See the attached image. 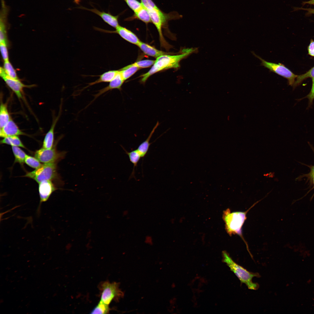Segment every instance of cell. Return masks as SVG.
Instances as JSON below:
<instances>
[{
	"label": "cell",
	"instance_id": "obj_1",
	"mask_svg": "<svg viewBox=\"0 0 314 314\" xmlns=\"http://www.w3.org/2000/svg\"><path fill=\"white\" fill-rule=\"evenodd\" d=\"M195 48L183 49L180 54L171 55V54L162 55L157 58L150 69L142 75V83H144L148 78L154 74L162 70L170 68H179L180 61L191 54L196 52Z\"/></svg>",
	"mask_w": 314,
	"mask_h": 314
},
{
	"label": "cell",
	"instance_id": "obj_2",
	"mask_svg": "<svg viewBox=\"0 0 314 314\" xmlns=\"http://www.w3.org/2000/svg\"><path fill=\"white\" fill-rule=\"evenodd\" d=\"M223 261L230 268L238 278L241 284H245L250 290H256L259 287L257 283L252 281L253 278L254 277L259 278L261 277L260 274L257 273H254L247 271L242 266L235 262L230 257L229 254L226 251H223L222 253Z\"/></svg>",
	"mask_w": 314,
	"mask_h": 314
},
{
	"label": "cell",
	"instance_id": "obj_3",
	"mask_svg": "<svg viewBox=\"0 0 314 314\" xmlns=\"http://www.w3.org/2000/svg\"><path fill=\"white\" fill-rule=\"evenodd\" d=\"M257 203H256L246 211L231 212L229 209H227L223 213V219L227 233L231 235L233 234L239 235L245 242L249 253H250L249 251L248 246L242 236V228L247 219V213Z\"/></svg>",
	"mask_w": 314,
	"mask_h": 314
},
{
	"label": "cell",
	"instance_id": "obj_4",
	"mask_svg": "<svg viewBox=\"0 0 314 314\" xmlns=\"http://www.w3.org/2000/svg\"><path fill=\"white\" fill-rule=\"evenodd\" d=\"M151 18V22L155 26L158 32L161 44L167 48H170V45L167 44L163 36L162 28L168 21L175 18L172 14H166L160 10L158 7L147 10Z\"/></svg>",
	"mask_w": 314,
	"mask_h": 314
},
{
	"label": "cell",
	"instance_id": "obj_5",
	"mask_svg": "<svg viewBox=\"0 0 314 314\" xmlns=\"http://www.w3.org/2000/svg\"><path fill=\"white\" fill-rule=\"evenodd\" d=\"M119 283L116 282L111 283L107 281L101 282L99 286L101 291L100 301L109 305L113 300L117 301L123 298L124 294L119 288Z\"/></svg>",
	"mask_w": 314,
	"mask_h": 314
},
{
	"label": "cell",
	"instance_id": "obj_6",
	"mask_svg": "<svg viewBox=\"0 0 314 314\" xmlns=\"http://www.w3.org/2000/svg\"><path fill=\"white\" fill-rule=\"evenodd\" d=\"M55 163H44L34 171L27 172L25 176L32 179L39 183L44 181L53 179L56 176Z\"/></svg>",
	"mask_w": 314,
	"mask_h": 314
},
{
	"label": "cell",
	"instance_id": "obj_7",
	"mask_svg": "<svg viewBox=\"0 0 314 314\" xmlns=\"http://www.w3.org/2000/svg\"><path fill=\"white\" fill-rule=\"evenodd\" d=\"M253 55L261 60V65L268 69L270 72H274L278 75L287 79L288 84L293 86L295 81V79L298 75L293 74L283 64L279 63L278 64L267 61L263 59L259 56L253 52Z\"/></svg>",
	"mask_w": 314,
	"mask_h": 314
},
{
	"label": "cell",
	"instance_id": "obj_8",
	"mask_svg": "<svg viewBox=\"0 0 314 314\" xmlns=\"http://www.w3.org/2000/svg\"><path fill=\"white\" fill-rule=\"evenodd\" d=\"M0 76L19 99L23 98V89L24 88H30L33 86V85H26L19 79H14L9 77L6 73L3 68L1 67L0 69Z\"/></svg>",
	"mask_w": 314,
	"mask_h": 314
},
{
	"label": "cell",
	"instance_id": "obj_9",
	"mask_svg": "<svg viewBox=\"0 0 314 314\" xmlns=\"http://www.w3.org/2000/svg\"><path fill=\"white\" fill-rule=\"evenodd\" d=\"M35 157L40 162L47 163H55L58 158L59 154L53 147L51 149L42 147L35 151Z\"/></svg>",
	"mask_w": 314,
	"mask_h": 314
},
{
	"label": "cell",
	"instance_id": "obj_10",
	"mask_svg": "<svg viewBox=\"0 0 314 314\" xmlns=\"http://www.w3.org/2000/svg\"><path fill=\"white\" fill-rule=\"evenodd\" d=\"M55 190L56 188L51 180H45L39 183L38 190L40 201L38 208V212L40 211L42 203L47 201Z\"/></svg>",
	"mask_w": 314,
	"mask_h": 314
},
{
	"label": "cell",
	"instance_id": "obj_11",
	"mask_svg": "<svg viewBox=\"0 0 314 314\" xmlns=\"http://www.w3.org/2000/svg\"><path fill=\"white\" fill-rule=\"evenodd\" d=\"M1 3L0 18V43H4L8 45L7 18L8 9L3 0H2Z\"/></svg>",
	"mask_w": 314,
	"mask_h": 314
},
{
	"label": "cell",
	"instance_id": "obj_12",
	"mask_svg": "<svg viewBox=\"0 0 314 314\" xmlns=\"http://www.w3.org/2000/svg\"><path fill=\"white\" fill-rule=\"evenodd\" d=\"M124 81L119 71V73L115 78L109 82L108 85L97 91V93L94 95L93 99L89 104L87 107L90 105L99 97L106 92L114 89L121 90V87Z\"/></svg>",
	"mask_w": 314,
	"mask_h": 314
},
{
	"label": "cell",
	"instance_id": "obj_13",
	"mask_svg": "<svg viewBox=\"0 0 314 314\" xmlns=\"http://www.w3.org/2000/svg\"><path fill=\"white\" fill-rule=\"evenodd\" d=\"M103 31L108 33H117L124 40L137 45L140 41L137 36L133 32L119 25L115 28V30L114 31L105 30Z\"/></svg>",
	"mask_w": 314,
	"mask_h": 314
},
{
	"label": "cell",
	"instance_id": "obj_14",
	"mask_svg": "<svg viewBox=\"0 0 314 314\" xmlns=\"http://www.w3.org/2000/svg\"><path fill=\"white\" fill-rule=\"evenodd\" d=\"M24 134L11 119L4 126L0 128V136L3 138Z\"/></svg>",
	"mask_w": 314,
	"mask_h": 314
},
{
	"label": "cell",
	"instance_id": "obj_15",
	"mask_svg": "<svg viewBox=\"0 0 314 314\" xmlns=\"http://www.w3.org/2000/svg\"><path fill=\"white\" fill-rule=\"evenodd\" d=\"M98 15L110 26L115 28L119 25L118 21V16H114L109 13L100 11L96 9H87L83 8Z\"/></svg>",
	"mask_w": 314,
	"mask_h": 314
},
{
	"label": "cell",
	"instance_id": "obj_16",
	"mask_svg": "<svg viewBox=\"0 0 314 314\" xmlns=\"http://www.w3.org/2000/svg\"><path fill=\"white\" fill-rule=\"evenodd\" d=\"M119 72V70H110L106 72L99 76V78L95 81L88 83V85L81 89V92L84 90L92 85L103 82H110L112 81Z\"/></svg>",
	"mask_w": 314,
	"mask_h": 314
},
{
	"label": "cell",
	"instance_id": "obj_17",
	"mask_svg": "<svg viewBox=\"0 0 314 314\" xmlns=\"http://www.w3.org/2000/svg\"><path fill=\"white\" fill-rule=\"evenodd\" d=\"M137 46L145 54L156 58L162 55L171 54L170 53L159 50L141 41Z\"/></svg>",
	"mask_w": 314,
	"mask_h": 314
},
{
	"label": "cell",
	"instance_id": "obj_18",
	"mask_svg": "<svg viewBox=\"0 0 314 314\" xmlns=\"http://www.w3.org/2000/svg\"><path fill=\"white\" fill-rule=\"evenodd\" d=\"M58 118L59 116L54 121L50 129L46 134L43 142V148L51 149L53 147L54 138V129Z\"/></svg>",
	"mask_w": 314,
	"mask_h": 314
},
{
	"label": "cell",
	"instance_id": "obj_19",
	"mask_svg": "<svg viewBox=\"0 0 314 314\" xmlns=\"http://www.w3.org/2000/svg\"><path fill=\"white\" fill-rule=\"evenodd\" d=\"M135 19L140 20L147 24L151 22L148 10L143 6L134 12L133 15L129 19L130 20Z\"/></svg>",
	"mask_w": 314,
	"mask_h": 314
},
{
	"label": "cell",
	"instance_id": "obj_20",
	"mask_svg": "<svg viewBox=\"0 0 314 314\" xmlns=\"http://www.w3.org/2000/svg\"><path fill=\"white\" fill-rule=\"evenodd\" d=\"M159 124V123L158 122L155 126L153 128L147 139L144 141L142 142L139 146L137 149V150L140 154L142 158L144 157L147 154L149 148V146L151 144V143H150L149 142L155 130L158 126Z\"/></svg>",
	"mask_w": 314,
	"mask_h": 314
},
{
	"label": "cell",
	"instance_id": "obj_21",
	"mask_svg": "<svg viewBox=\"0 0 314 314\" xmlns=\"http://www.w3.org/2000/svg\"><path fill=\"white\" fill-rule=\"evenodd\" d=\"M140 69L133 63L122 68L119 70L121 75L125 81L133 75Z\"/></svg>",
	"mask_w": 314,
	"mask_h": 314
},
{
	"label": "cell",
	"instance_id": "obj_22",
	"mask_svg": "<svg viewBox=\"0 0 314 314\" xmlns=\"http://www.w3.org/2000/svg\"><path fill=\"white\" fill-rule=\"evenodd\" d=\"M10 119L7 105L1 102L0 108V128L4 126Z\"/></svg>",
	"mask_w": 314,
	"mask_h": 314
},
{
	"label": "cell",
	"instance_id": "obj_23",
	"mask_svg": "<svg viewBox=\"0 0 314 314\" xmlns=\"http://www.w3.org/2000/svg\"><path fill=\"white\" fill-rule=\"evenodd\" d=\"M124 149L126 153L128 155L130 161L133 165V171L130 177L134 176L135 167L137 166L138 163L142 158L141 156L137 149L130 152H128Z\"/></svg>",
	"mask_w": 314,
	"mask_h": 314
},
{
	"label": "cell",
	"instance_id": "obj_24",
	"mask_svg": "<svg viewBox=\"0 0 314 314\" xmlns=\"http://www.w3.org/2000/svg\"><path fill=\"white\" fill-rule=\"evenodd\" d=\"M1 144H4L13 146L20 147L25 148L18 136H12L7 137L0 141Z\"/></svg>",
	"mask_w": 314,
	"mask_h": 314
},
{
	"label": "cell",
	"instance_id": "obj_25",
	"mask_svg": "<svg viewBox=\"0 0 314 314\" xmlns=\"http://www.w3.org/2000/svg\"><path fill=\"white\" fill-rule=\"evenodd\" d=\"M12 149L15 158L14 162L22 165L27 155L18 147L12 146Z\"/></svg>",
	"mask_w": 314,
	"mask_h": 314
},
{
	"label": "cell",
	"instance_id": "obj_26",
	"mask_svg": "<svg viewBox=\"0 0 314 314\" xmlns=\"http://www.w3.org/2000/svg\"><path fill=\"white\" fill-rule=\"evenodd\" d=\"M3 68L8 77L14 79H19L15 69L9 60L4 61Z\"/></svg>",
	"mask_w": 314,
	"mask_h": 314
},
{
	"label": "cell",
	"instance_id": "obj_27",
	"mask_svg": "<svg viewBox=\"0 0 314 314\" xmlns=\"http://www.w3.org/2000/svg\"><path fill=\"white\" fill-rule=\"evenodd\" d=\"M108 305L100 301L90 313L91 314L108 313L110 310Z\"/></svg>",
	"mask_w": 314,
	"mask_h": 314
},
{
	"label": "cell",
	"instance_id": "obj_28",
	"mask_svg": "<svg viewBox=\"0 0 314 314\" xmlns=\"http://www.w3.org/2000/svg\"><path fill=\"white\" fill-rule=\"evenodd\" d=\"M309 77L314 78V67L305 73L298 75L293 84V87L294 88H295L305 79Z\"/></svg>",
	"mask_w": 314,
	"mask_h": 314
},
{
	"label": "cell",
	"instance_id": "obj_29",
	"mask_svg": "<svg viewBox=\"0 0 314 314\" xmlns=\"http://www.w3.org/2000/svg\"><path fill=\"white\" fill-rule=\"evenodd\" d=\"M25 163L30 167L35 169L38 168L42 165L35 157L34 158L28 155H27L26 157Z\"/></svg>",
	"mask_w": 314,
	"mask_h": 314
},
{
	"label": "cell",
	"instance_id": "obj_30",
	"mask_svg": "<svg viewBox=\"0 0 314 314\" xmlns=\"http://www.w3.org/2000/svg\"><path fill=\"white\" fill-rule=\"evenodd\" d=\"M124 0L134 12L137 10L142 6L141 2L137 0Z\"/></svg>",
	"mask_w": 314,
	"mask_h": 314
},
{
	"label": "cell",
	"instance_id": "obj_31",
	"mask_svg": "<svg viewBox=\"0 0 314 314\" xmlns=\"http://www.w3.org/2000/svg\"><path fill=\"white\" fill-rule=\"evenodd\" d=\"M155 60H140L133 63L134 64L139 68H145L150 67L153 65Z\"/></svg>",
	"mask_w": 314,
	"mask_h": 314
},
{
	"label": "cell",
	"instance_id": "obj_32",
	"mask_svg": "<svg viewBox=\"0 0 314 314\" xmlns=\"http://www.w3.org/2000/svg\"><path fill=\"white\" fill-rule=\"evenodd\" d=\"M7 46L6 44L0 43L1 52L4 61L9 60Z\"/></svg>",
	"mask_w": 314,
	"mask_h": 314
},
{
	"label": "cell",
	"instance_id": "obj_33",
	"mask_svg": "<svg viewBox=\"0 0 314 314\" xmlns=\"http://www.w3.org/2000/svg\"><path fill=\"white\" fill-rule=\"evenodd\" d=\"M142 6L147 10L158 7L152 0H140Z\"/></svg>",
	"mask_w": 314,
	"mask_h": 314
},
{
	"label": "cell",
	"instance_id": "obj_34",
	"mask_svg": "<svg viewBox=\"0 0 314 314\" xmlns=\"http://www.w3.org/2000/svg\"><path fill=\"white\" fill-rule=\"evenodd\" d=\"M312 78V85L311 91L305 97V98H307L308 99V107L312 105L314 99V78Z\"/></svg>",
	"mask_w": 314,
	"mask_h": 314
},
{
	"label": "cell",
	"instance_id": "obj_35",
	"mask_svg": "<svg viewBox=\"0 0 314 314\" xmlns=\"http://www.w3.org/2000/svg\"><path fill=\"white\" fill-rule=\"evenodd\" d=\"M309 54L314 56V41L311 42L308 48Z\"/></svg>",
	"mask_w": 314,
	"mask_h": 314
},
{
	"label": "cell",
	"instance_id": "obj_36",
	"mask_svg": "<svg viewBox=\"0 0 314 314\" xmlns=\"http://www.w3.org/2000/svg\"><path fill=\"white\" fill-rule=\"evenodd\" d=\"M305 176L307 177L310 179L313 185V188H314V174H311L310 173L307 174H306ZM314 194L311 197V201L314 196Z\"/></svg>",
	"mask_w": 314,
	"mask_h": 314
},
{
	"label": "cell",
	"instance_id": "obj_37",
	"mask_svg": "<svg viewBox=\"0 0 314 314\" xmlns=\"http://www.w3.org/2000/svg\"><path fill=\"white\" fill-rule=\"evenodd\" d=\"M298 9L303 10H306L308 12V14H314V8H297Z\"/></svg>",
	"mask_w": 314,
	"mask_h": 314
},
{
	"label": "cell",
	"instance_id": "obj_38",
	"mask_svg": "<svg viewBox=\"0 0 314 314\" xmlns=\"http://www.w3.org/2000/svg\"><path fill=\"white\" fill-rule=\"evenodd\" d=\"M303 4L304 5L307 4L314 5V0H309L308 1L304 2H303Z\"/></svg>",
	"mask_w": 314,
	"mask_h": 314
},
{
	"label": "cell",
	"instance_id": "obj_39",
	"mask_svg": "<svg viewBox=\"0 0 314 314\" xmlns=\"http://www.w3.org/2000/svg\"><path fill=\"white\" fill-rule=\"evenodd\" d=\"M309 167L310 169V171L309 173L311 174H314V165L309 166Z\"/></svg>",
	"mask_w": 314,
	"mask_h": 314
},
{
	"label": "cell",
	"instance_id": "obj_40",
	"mask_svg": "<svg viewBox=\"0 0 314 314\" xmlns=\"http://www.w3.org/2000/svg\"><path fill=\"white\" fill-rule=\"evenodd\" d=\"M74 1L77 4H78L80 1V0H74Z\"/></svg>",
	"mask_w": 314,
	"mask_h": 314
},
{
	"label": "cell",
	"instance_id": "obj_41",
	"mask_svg": "<svg viewBox=\"0 0 314 314\" xmlns=\"http://www.w3.org/2000/svg\"><path fill=\"white\" fill-rule=\"evenodd\" d=\"M3 302V299H1L0 300V303H2Z\"/></svg>",
	"mask_w": 314,
	"mask_h": 314
},
{
	"label": "cell",
	"instance_id": "obj_42",
	"mask_svg": "<svg viewBox=\"0 0 314 314\" xmlns=\"http://www.w3.org/2000/svg\"><path fill=\"white\" fill-rule=\"evenodd\" d=\"M56 293H54V294L53 295V297H54V296H56Z\"/></svg>",
	"mask_w": 314,
	"mask_h": 314
},
{
	"label": "cell",
	"instance_id": "obj_43",
	"mask_svg": "<svg viewBox=\"0 0 314 314\" xmlns=\"http://www.w3.org/2000/svg\"><path fill=\"white\" fill-rule=\"evenodd\" d=\"M24 280H26V277H25V278H24Z\"/></svg>",
	"mask_w": 314,
	"mask_h": 314
},
{
	"label": "cell",
	"instance_id": "obj_44",
	"mask_svg": "<svg viewBox=\"0 0 314 314\" xmlns=\"http://www.w3.org/2000/svg\"><path fill=\"white\" fill-rule=\"evenodd\" d=\"M36 267V265H34V266H33L34 267Z\"/></svg>",
	"mask_w": 314,
	"mask_h": 314
},
{
	"label": "cell",
	"instance_id": "obj_45",
	"mask_svg": "<svg viewBox=\"0 0 314 314\" xmlns=\"http://www.w3.org/2000/svg\"><path fill=\"white\" fill-rule=\"evenodd\" d=\"M30 261V260H28V261H27V262H29Z\"/></svg>",
	"mask_w": 314,
	"mask_h": 314
},
{
	"label": "cell",
	"instance_id": "obj_46",
	"mask_svg": "<svg viewBox=\"0 0 314 314\" xmlns=\"http://www.w3.org/2000/svg\"><path fill=\"white\" fill-rule=\"evenodd\" d=\"M17 272V270H16V271H15L14 272Z\"/></svg>",
	"mask_w": 314,
	"mask_h": 314
},
{
	"label": "cell",
	"instance_id": "obj_47",
	"mask_svg": "<svg viewBox=\"0 0 314 314\" xmlns=\"http://www.w3.org/2000/svg\"><path fill=\"white\" fill-rule=\"evenodd\" d=\"M30 267V265H28V267Z\"/></svg>",
	"mask_w": 314,
	"mask_h": 314
},
{
	"label": "cell",
	"instance_id": "obj_48",
	"mask_svg": "<svg viewBox=\"0 0 314 314\" xmlns=\"http://www.w3.org/2000/svg\"><path fill=\"white\" fill-rule=\"evenodd\" d=\"M10 269V268H9H9H8V270H9V269Z\"/></svg>",
	"mask_w": 314,
	"mask_h": 314
},
{
	"label": "cell",
	"instance_id": "obj_49",
	"mask_svg": "<svg viewBox=\"0 0 314 314\" xmlns=\"http://www.w3.org/2000/svg\"><path fill=\"white\" fill-rule=\"evenodd\" d=\"M9 292H10L9 291H8V292H7V293H9Z\"/></svg>",
	"mask_w": 314,
	"mask_h": 314
},
{
	"label": "cell",
	"instance_id": "obj_50",
	"mask_svg": "<svg viewBox=\"0 0 314 314\" xmlns=\"http://www.w3.org/2000/svg\"><path fill=\"white\" fill-rule=\"evenodd\" d=\"M45 264V263H43V265H44V264Z\"/></svg>",
	"mask_w": 314,
	"mask_h": 314
},
{
	"label": "cell",
	"instance_id": "obj_51",
	"mask_svg": "<svg viewBox=\"0 0 314 314\" xmlns=\"http://www.w3.org/2000/svg\"><path fill=\"white\" fill-rule=\"evenodd\" d=\"M23 277V276H21V277H21V278H22V277Z\"/></svg>",
	"mask_w": 314,
	"mask_h": 314
},
{
	"label": "cell",
	"instance_id": "obj_52",
	"mask_svg": "<svg viewBox=\"0 0 314 314\" xmlns=\"http://www.w3.org/2000/svg\"><path fill=\"white\" fill-rule=\"evenodd\" d=\"M15 288H13V289H15Z\"/></svg>",
	"mask_w": 314,
	"mask_h": 314
},
{
	"label": "cell",
	"instance_id": "obj_53",
	"mask_svg": "<svg viewBox=\"0 0 314 314\" xmlns=\"http://www.w3.org/2000/svg\"><path fill=\"white\" fill-rule=\"evenodd\" d=\"M23 301V300H22V301Z\"/></svg>",
	"mask_w": 314,
	"mask_h": 314
},
{
	"label": "cell",
	"instance_id": "obj_54",
	"mask_svg": "<svg viewBox=\"0 0 314 314\" xmlns=\"http://www.w3.org/2000/svg\"><path fill=\"white\" fill-rule=\"evenodd\" d=\"M28 313H27V314H28Z\"/></svg>",
	"mask_w": 314,
	"mask_h": 314
},
{
	"label": "cell",
	"instance_id": "obj_55",
	"mask_svg": "<svg viewBox=\"0 0 314 314\" xmlns=\"http://www.w3.org/2000/svg\"><path fill=\"white\" fill-rule=\"evenodd\" d=\"M19 281H18L17 282H19Z\"/></svg>",
	"mask_w": 314,
	"mask_h": 314
},
{
	"label": "cell",
	"instance_id": "obj_56",
	"mask_svg": "<svg viewBox=\"0 0 314 314\" xmlns=\"http://www.w3.org/2000/svg\"><path fill=\"white\" fill-rule=\"evenodd\" d=\"M47 297H46V298H47Z\"/></svg>",
	"mask_w": 314,
	"mask_h": 314
}]
</instances>
